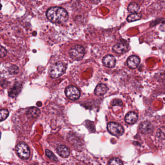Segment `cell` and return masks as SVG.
<instances>
[{
  "label": "cell",
  "instance_id": "cell-23",
  "mask_svg": "<svg viewBox=\"0 0 165 165\" xmlns=\"http://www.w3.org/2000/svg\"><path fill=\"white\" fill-rule=\"evenodd\" d=\"M111 104L113 106H120L121 107L123 106V103L121 100L116 99H114L111 102Z\"/></svg>",
  "mask_w": 165,
  "mask_h": 165
},
{
  "label": "cell",
  "instance_id": "cell-22",
  "mask_svg": "<svg viewBox=\"0 0 165 165\" xmlns=\"http://www.w3.org/2000/svg\"><path fill=\"white\" fill-rule=\"evenodd\" d=\"M9 113L8 110L6 109H2L1 110V116H0V119H1V121H4V120L8 117Z\"/></svg>",
  "mask_w": 165,
  "mask_h": 165
},
{
  "label": "cell",
  "instance_id": "cell-13",
  "mask_svg": "<svg viewBox=\"0 0 165 165\" xmlns=\"http://www.w3.org/2000/svg\"><path fill=\"white\" fill-rule=\"evenodd\" d=\"M21 88H22V86L20 84L16 83L9 91V93H8L9 96L12 98L16 97L21 91Z\"/></svg>",
  "mask_w": 165,
  "mask_h": 165
},
{
  "label": "cell",
  "instance_id": "cell-25",
  "mask_svg": "<svg viewBox=\"0 0 165 165\" xmlns=\"http://www.w3.org/2000/svg\"><path fill=\"white\" fill-rule=\"evenodd\" d=\"M38 165V164H37V165H35V164H34V165Z\"/></svg>",
  "mask_w": 165,
  "mask_h": 165
},
{
  "label": "cell",
  "instance_id": "cell-2",
  "mask_svg": "<svg viewBox=\"0 0 165 165\" xmlns=\"http://www.w3.org/2000/svg\"><path fill=\"white\" fill-rule=\"evenodd\" d=\"M66 70V66L62 62H57L50 66L49 70V74L50 77L55 79L62 76Z\"/></svg>",
  "mask_w": 165,
  "mask_h": 165
},
{
  "label": "cell",
  "instance_id": "cell-20",
  "mask_svg": "<svg viewBox=\"0 0 165 165\" xmlns=\"http://www.w3.org/2000/svg\"><path fill=\"white\" fill-rule=\"evenodd\" d=\"M8 72L11 75H16V74H17L19 73V68L16 66L13 65V66H11L9 68Z\"/></svg>",
  "mask_w": 165,
  "mask_h": 165
},
{
  "label": "cell",
  "instance_id": "cell-7",
  "mask_svg": "<svg viewBox=\"0 0 165 165\" xmlns=\"http://www.w3.org/2000/svg\"><path fill=\"white\" fill-rule=\"evenodd\" d=\"M139 129L141 132L144 134L151 133L153 131V125L150 122L145 121L140 124Z\"/></svg>",
  "mask_w": 165,
  "mask_h": 165
},
{
  "label": "cell",
  "instance_id": "cell-1",
  "mask_svg": "<svg viewBox=\"0 0 165 165\" xmlns=\"http://www.w3.org/2000/svg\"><path fill=\"white\" fill-rule=\"evenodd\" d=\"M47 18L54 23H63L68 19V14L66 9L62 7H52L49 8L46 12Z\"/></svg>",
  "mask_w": 165,
  "mask_h": 165
},
{
  "label": "cell",
  "instance_id": "cell-12",
  "mask_svg": "<svg viewBox=\"0 0 165 165\" xmlns=\"http://www.w3.org/2000/svg\"><path fill=\"white\" fill-rule=\"evenodd\" d=\"M138 119V117L137 114L132 111L128 113L124 118L125 122L128 124H135Z\"/></svg>",
  "mask_w": 165,
  "mask_h": 165
},
{
  "label": "cell",
  "instance_id": "cell-9",
  "mask_svg": "<svg viewBox=\"0 0 165 165\" xmlns=\"http://www.w3.org/2000/svg\"><path fill=\"white\" fill-rule=\"evenodd\" d=\"M127 45L124 43H120L115 45L113 47V51L116 54H123L127 51Z\"/></svg>",
  "mask_w": 165,
  "mask_h": 165
},
{
  "label": "cell",
  "instance_id": "cell-24",
  "mask_svg": "<svg viewBox=\"0 0 165 165\" xmlns=\"http://www.w3.org/2000/svg\"><path fill=\"white\" fill-rule=\"evenodd\" d=\"M7 53V50L5 48L1 46V57L2 58L5 57Z\"/></svg>",
  "mask_w": 165,
  "mask_h": 165
},
{
  "label": "cell",
  "instance_id": "cell-6",
  "mask_svg": "<svg viewBox=\"0 0 165 165\" xmlns=\"http://www.w3.org/2000/svg\"><path fill=\"white\" fill-rule=\"evenodd\" d=\"M65 93L67 98L71 100L78 99L81 95V93L79 89L74 86L67 87L66 88Z\"/></svg>",
  "mask_w": 165,
  "mask_h": 165
},
{
  "label": "cell",
  "instance_id": "cell-10",
  "mask_svg": "<svg viewBox=\"0 0 165 165\" xmlns=\"http://www.w3.org/2000/svg\"><path fill=\"white\" fill-rule=\"evenodd\" d=\"M116 59L111 55H106L103 58V63L105 66L109 68H113L116 64Z\"/></svg>",
  "mask_w": 165,
  "mask_h": 165
},
{
  "label": "cell",
  "instance_id": "cell-8",
  "mask_svg": "<svg viewBox=\"0 0 165 165\" xmlns=\"http://www.w3.org/2000/svg\"><path fill=\"white\" fill-rule=\"evenodd\" d=\"M140 62L141 60L138 56L136 55H132L128 58L127 64L130 69H135L138 67Z\"/></svg>",
  "mask_w": 165,
  "mask_h": 165
},
{
  "label": "cell",
  "instance_id": "cell-4",
  "mask_svg": "<svg viewBox=\"0 0 165 165\" xmlns=\"http://www.w3.org/2000/svg\"><path fill=\"white\" fill-rule=\"evenodd\" d=\"M16 153L19 157L22 159H27L30 156V150L27 144L20 142L16 147Z\"/></svg>",
  "mask_w": 165,
  "mask_h": 165
},
{
  "label": "cell",
  "instance_id": "cell-19",
  "mask_svg": "<svg viewBox=\"0 0 165 165\" xmlns=\"http://www.w3.org/2000/svg\"><path fill=\"white\" fill-rule=\"evenodd\" d=\"M108 165H123V163L119 158H113L109 161Z\"/></svg>",
  "mask_w": 165,
  "mask_h": 165
},
{
  "label": "cell",
  "instance_id": "cell-17",
  "mask_svg": "<svg viewBox=\"0 0 165 165\" xmlns=\"http://www.w3.org/2000/svg\"><path fill=\"white\" fill-rule=\"evenodd\" d=\"M142 15L139 13H134L128 16L127 18V21L128 22H134V21L138 20L142 18Z\"/></svg>",
  "mask_w": 165,
  "mask_h": 165
},
{
  "label": "cell",
  "instance_id": "cell-3",
  "mask_svg": "<svg viewBox=\"0 0 165 165\" xmlns=\"http://www.w3.org/2000/svg\"><path fill=\"white\" fill-rule=\"evenodd\" d=\"M69 54L73 60L80 61L84 56V48L80 45H75L70 48Z\"/></svg>",
  "mask_w": 165,
  "mask_h": 165
},
{
  "label": "cell",
  "instance_id": "cell-15",
  "mask_svg": "<svg viewBox=\"0 0 165 165\" xmlns=\"http://www.w3.org/2000/svg\"><path fill=\"white\" fill-rule=\"evenodd\" d=\"M40 111L38 108L32 107L27 111V115L30 118H35L39 115Z\"/></svg>",
  "mask_w": 165,
  "mask_h": 165
},
{
  "label": "cell",
  "instance_id": "cell-21",
  "mask_svg": "<svg viewBox=\"0 0 165 165\" xmlns=\"http://www.w3.org/2000/svg\"><path fill=\"white\" fill-rule=\"evenodd\" d=\"M46 155H47V156H48V157H49V158H50L51 160H52L55 162H57L58 160L57 158L56 157V156H55V155H54V154L52 153V152L49 151V150H48V149H47V150H46Z\"/></svg>",
  "mask_w": 165,
  "mask_h": 165
},
{
  "label": "cell",
  "instance_id": "cell-5",
  "mask_svg": "<svg viewBox=\"0 0 165 165\" xmlns=\"http://www.w3.org/2000/svg\"><path fill=\"white\" fill-rule=\"evenodd\" d=\"M109 132L116 136H120L123 135L124 129L122 125L114 122H110L107 126Z\"/></svg>",
  "mask_w": 165,
  "mask_h": 165
},
{
  "label": "cell",
  "instance_id": "cell-14",
  "mask_svg": "<svg viewBox=\"0 0 165 165\" xmlns=\"http://www.w3.org/2000/svg\"><path fill=\"white\" fill-rule=\"evenodd\" d=\"M57 152L62 157H68L70 154V151L68 148L64 145H60L57 148Z\"/></svg>",
  "mask_w": 165,
  "mask_h": 165
},
{
  "label": "cell",
  "instance_id": "cell-18",
  "mask_svg": "<svg viewBox=\"0 0 165 165\" xmlns=\"http://www.w3.org/2000/svg\"><path fill=\"white\" fill-rule=\"evenodd\" d=\"M156 136L159 139H165V127L159 128L156 132Z\"/></svg>",
  "mask_w": 165,
  "mask_h": 165
},
{
  "label": "cell",
  "instance_id": "cell-11",
  "mask_svg": "<svg viewBox=\"0 0 165 165\" xmlns=\"http://www.w3.org/2000/svg\"><path fill=\"white\" fill-rule=\"evenodd\" d=\"M109 90L107 85L104 83H100L95 89V94L97 96H103Z\"/></svg>",
  "mask_w": 165,
  "mask_h": 165
},
{
  "label": "cell",
  "instance_id": "cell-16",
  "mask_svg": "<svg viewBox=\"0 0 165 165\" xmlns=\"http://www.w3.org/2000/svg\"><path fill=\"white\" fill-rule=\"evenodd\" d=\"M139 9L140 6L139 5L135 2H131L128 6V10L132 14L138 13Z\"/></svg>",
  "mask_w": 165,
  "mask_h": 165
}]
</instances>
